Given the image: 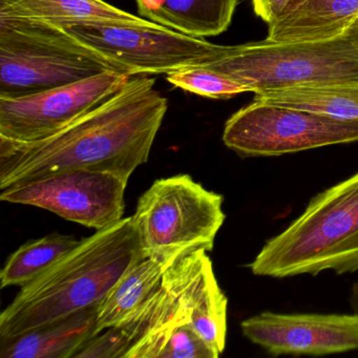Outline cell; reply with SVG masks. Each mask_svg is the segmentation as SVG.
Segmentation results:
<instances>
[{
    "mask_svg": "<svg viewBox=\"0 0 358 358\" xmlns=\"http://www.w3.org/2000/svg\"><path fill=\"white\" fill-rule=\"evenodd\" d=\"M223 202L222 194L190 176L156 180L131 215L144 255L173 259L199 249L213 250L226 219Z\"/></svg>",
    "mask_w": 358,
    "mask_h": 358,
    "instance_id": "6",
    "label": "cell"
},
{
    "mask_svg": "<svg viewBox=\"0 0 358 358\" xmlns=\"http://www.w3.org/2000/svg\"><path fill=\"white\" fill-rule=\"evenodd\" d=\"M133 76L106 72L72 85L17 98H0V139L39 141L112 99Z\"/></svg>",
    "mask_w": 358,
    "mask_h": 358,
    "instance_id": "11",
    "label": "cell"
},
{
    "mask_svg": "<svg viewBox=\"0 0 358 358\" xmlns=\"http://www.w3.org/2000/svg\"><path fill=\"white\" fill-rule=\"evenodd\" d=\"M0 15L48 22H98L146 24L104 0H0Z\"/></svg>",
    "mask_w": 358,
    "mask_h": 358,
    "instance_id": "17",
    "label": "cell"
},
{
    "mask_svg": "<svg viewBox=\"0 0 358 358\" xmlns=\"http://www.w3.org/2000/svg\"><path fill=\"white\" fill-rule=\"evenodd\" d=\"M99 305L85 308L17 336L0 337V357H74L85 343L97 335Z\"/></svg>",
    "mask_w": 358,
    "mask_h": 358,
    "instance_id": "14",
    "label": "cell"
},
{
    "mask_svg": "<svg viewBox=\"0 0 358 358\" xmlns=\"http://www.w3.org/2000/svg\"><path fill=\"white\" fill-rule=\"evenodd\" d=\"M227 307V297L220 288L213 270L208 274L200 299L192 312L190 326L219 356L225 350Z\"/></svg>",
    "mask_w": 358,
    "mask_h": 358,
    "instance_id": "20",
    "label": "cell"
},
{
    "mask_svg": "<svg viewBox=\"0 0 358 358\" xmlns=\"http://www.w3.org/2000/svg\"><path fill=\"white\" fill-rule=\"evenodd\" d=\"M243 334L271 355H328L358 350L355 314L263 312L243 320Z\"/></svg>",
    "mask_w": 358,
    "mask_h": 358,
    "instance_id": "12",
    "label": "cell"
},
{
    "mask_svg": "<svg viewBox=\"0 0 358 358\" xmlns=\"http://www.w3.org/2000/svg\"><path fill=\"white\" fill-rule=\"evenodd\" d=\"M106 72L123 73L57 24L0 15V98L33 95Z\"/></svg>",
    "mask_w": 358,
    "mask_h": 358,
    "instance_id": "4",
    "label": "cell"
},
{
    "mask_svg": "<svg viewBox=\"0 0 358 358\" xmlns=\"http://www.w3.org/2000/svg\"><path fill=\"white\" fill-rule=\"evenodd\" d=\"M129 343L118 327L106 329L83 345L73 358H125Z\"/></svg>",
    "mask_w": 358,
    "mask_h": 358,
    "instance_id": "23",
    "label": "cell"
},
{
    "mask_svg": "<svg viewBox=\"0 0 358 358\" xmlns=\"http://www.w3.org/2000/svg\"><path fill=\"white\" fill-rule=\"evenodd\" d=\"M140 17L196 38L229 28L238 0H136Z\"/></svg>",
    "mask_w": 358,
    "mask_h": 358,
    "instance_id": "15",
    "label": "cell"
},
{
    "mask_svg": "<svg viewBox=\"0 0 358 358\" xmlns=\"http://www.w3.org/2000/svg\"><path fill=\"white\" fill-rule=\"evenodd\" d=\"M175 259L144 257L136 262L100 303L96 333L121 326L134 315L158 289Z\"/></svg>",
    "mask_w": 358,
    "mask_h": 358,
    "instance_id": "16",
    "label": "cell"
},
{
    "mask_svg": "<svg viewBox=\"0 0 358 358\" xmlns=\"http://www.w3.org/2000/svg\"><path fill=\"white\" fill-rule=\"evenodd\" d=\"M79 43L103 56L129 76L169 74L204 66L221 55L224 45L188 36L155 22H52Z\"/></svg>",
    "mask_w": 358,
    "mask_h": 358,
    "instance_id": "7",
    "label": "cell"
},
{
    "mask_svg": "<svg viewBox=\"0 0 358 358\" xmlns=\"http://www.w3.org/2000/svg\"><path fill=\"white\" fill-rule=\"evenodd\" d=\"M80 241L69 234L53 232L24 243L10 255L3 266L0 272V286L3 289L29 284L74 249Z\"/></svg>",
    "mask_w": 358,
    "mask_h": 358,
    "instance_id": "19",
    "label": "cell"
},
{
    "mask_svg": "<svg viewBox=\"0 0 358 358\" xmlns=\"http://www.w3.org/2000/svg\"><path fill=\"white\" fill-rule=\"evenodd\" d=\"M247 85L252 93L324 83H358V41L352 33L322 41L265 39L224 45L204 64Z\"/></svg>",
    "mask_w": 358,
    "mask_h": 358,
    "instance_id": "5",
    "label": "cell"
},
{
    "mask_svg": "<svg viewBox=\"0 0 358 358\" xmlns=\"http://www.w3.org/2000/svg\"><path fill=\"white\" fill-rule=\"evenodd\" d=\"M204 249L184 253L165 270L158 289L119 326L129 343L125 358H159L180 327L190 324L213 262Z\"/></svg>",
    "mask_w": 358,
    "mask_h": 358,
    "instance_id": "10",
    "label": "cell"
},
{
    "mask_svg": "<svg viewBox=\"0 0 358 358\" xmlns=\"http://www.w3.org/2000/svg\"><path fill=\"white\" fill-rule=\"evenodd\" d=\"M219 355L190 324L180 327L171 334L159 358H217Z\"/></svg>",
    "mask_w": 358,
    "mask_h": 358,
    "instance_id": "22",
    "label": "cell"
},
{
    "mask_svg": "<svg viewBox=\"0 0 358 358\" xmlns=\"http://www.w3.org/2000/svg\"><path fill=\"white\" fill-rule=\"evenodd\" d=\"M144 257L133 217L96 230L22 287L0 314V337L17 336L99 305L125 272Z\"/></svg>",
    "mask_w": 358,
    "mask_h": 358,
    "instance_id": "2",
    "label": "cell"
},
{
    "mask_svg": "<svg viewBox=\"0 0 358 358\" xmlns=\"http://www.w3.org/2000/svg\"><path fill=\"white\" fill-rule=\"evenodd\" d=\"M129 180L116 171L72 169L5 188L0 200L45 209L100 230L123 219Z\"/></svg>",
    "mask_w": 358,
    "mask_h": 358,
    "instance_id": "9",
    "label": "cell"
},
{
    "mask_svg": "<svg viewBox=\"0 0 358 358\" xmlns=\"http://www.w3.org/2000/svg\"><path fill=\"white\" fill-rule=\"evenodd\" d=\"M155 83L150 77H131L112 99L45 139H0V190L72 169L131 177L148 162L169 110Z\"/></svg>",
    "mask_w": 358,
    "mask_h": 358,
    "instance_id": "1",
    "label": "cell"
},
{
    "mask_svg": "<svg viewBox=\"0 0 358 358\" xmlns=\"http://www.w3.org/2000/svg\"><path fill=\"white\" fill-rule=\"evenodd\" d=\"M176 87L213 99H229L251 92L247 85L205 66H188L166 75Z\"/></svg>",
    "mask_w": 358,
    "mask_h": 358,
    "instance_id": "21",
    "label": "cell"
},
{
    "mask_svg": "<svg viewBox=\"0 0 358 358\" xmlns=\"http://www.w3.org/2000/svg\"><path fill=\"white\" fill-rule=\"evenodd\" d=\"M253 100L341 120H358V83H324L270 90L257 92Z\"/></svg>",
    "mask_w": 358,
    "mask_h": 358,
    "instance_id": "18",
    "label": "cell"
},
{
    "mask_svg": "<svg viewBox=\"0 0 358 358\" xmlns=\"http://www.w3.org/2000/svg\"><path fill=\"white\" fill-rule=\"evenodd\" d=\"M223 142L244 158L278 157L358 142V120H341L253 100L228 119Z\"/></svg>",
    "mask_w": 358,
    "mask_h": 358,
    "instance_id": "8",
    "label": "cell"
},
{
    "mask_svg": "<svg viewBox=\"0 0 358 358\" xmlns=\"http://www.w3.org/2000/svg\"><path fill=\"white\" fill-rule=\"evenodd\" d=\"M350 33H352V34L354 35V37H355V38L357 39L358 41V28L354 29V30H352L351 32Z\"/></svg>",
    "mask_w": 358,
    "mask_h": 358,
    "instance_id": "26",
    "label": "cell"
},
{
    "mask_svg": "<svg viewBox=\"0 0 358 358\" xmlns=\"http://www.w3.org/2000/svg\"><path fill=\"white\" fill-rule=\"evenodd\" d=\"M358 28V0H293L268 24V41L278 43L338 38Z\"/></svg>",
    "mask_w": 358,
    "mask_h": 358,
    "instance_id": "13",
    "label": "cell"
},
{
    "mask_svg": "<svg viewBox=\"0 0 358 358\" xmlns=\"http://www.w3.org/2000/svg\"><path fill=\"white\" fill-rule=\"evenodd\" d=\"M349 301L352 310H353V314H355L358 317V280L352 286Z\"/></svg>",
    "mask_w": 358,
    "mask_h": 358,
    "instance_id": "25",
    "label": "cell"
},
{
    "mask_svg": "<svg viewBox=\"0 0 358 358\" xmlns=\"http://www.w3.org/2000/svg\"><path fill=\"white\" fill-rule=\"evenodd\" d=\"M293 0H252L255 13L263 20L266 24L275 20L289 6Z\"/></svg>",
    "mask_w": 358,
    "mask_h": 358,
    "instance_id": "24",
    "label": "cell"
},
{
    "mask_svg": "<svg viewBox=\"0 0 358 358\" xmlns=\"http://www.w3.org/2000/svg\"><path fill=\"white\" fill-rule=\"evenodd\" d=\"M253 274L284 278L327 270H358V171L311 199L249 265Z\"/></svg>",
    "mask_w": 358,
    "mask_h": 358,
    "instance_id": "3",
    "label": "cell"
}]
</instances>
